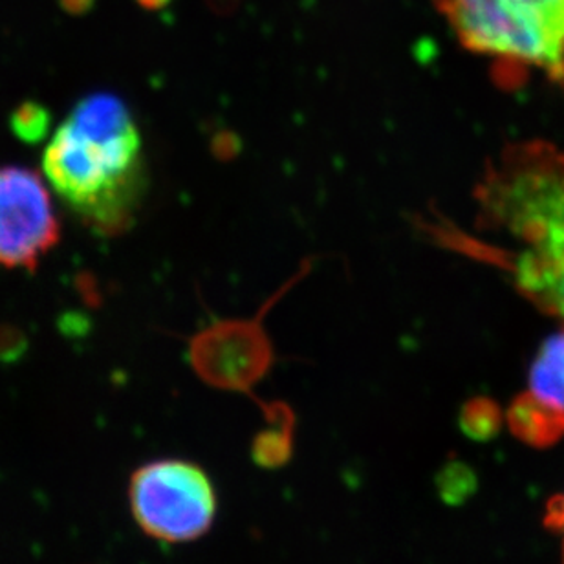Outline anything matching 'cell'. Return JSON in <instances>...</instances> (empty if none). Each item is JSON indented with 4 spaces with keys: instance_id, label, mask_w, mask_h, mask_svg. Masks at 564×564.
I'll list each match as a JSON object with an SVG mask.
<instances>
[{
    "instance_id": "cell-1",
    "label": "cell",
    "mask_w": 564,
    "mask_h": 564,
    "mask_svg": "<svg viewBox=\"0 0 564 564\" xmlns=\"http://www.w3.org/2000/svg\"><path fill=\"white\" fill-rule=\"evenodd\" d=\"M478 229L489 259L539 310L564 321V151L508 147L478 184Z\"/></svg>"
},
{
    "instance_id": "cell-2",
    "label": "cell",
    "mask_w": 564,
    "mask_h": 564,
    "mask_svg": "<svg viewBox=\"0 0 564 564\" xmlns=\"http://www.w3.org/2000/svg\"><path fill=\"white\" fill-rule=\"evenodd\" d=\"M46 178L96 234L115 237L137 220L147 191L141 134L112 94H90L72 109L43 156Z\"/></svg>"
},
{
    "instance_id": "cell-3",
    "label": "cell",
    "mask_w": 564,
    "mask_h": 564,
    "mask_svg": "<svg viewBox=\"0 0 564 564\" xmlns=\"http://www.w3.org/2000/svg\"><path fill=\"white\" fill-rule=\"evenodd\" d=\"M458 43L564 87V0H434Z\"/></svg>"
},
{
    "instance_id": "cell-4",
    "label": "cell",
    "mask_w": 564,
    "mask_h": 564,
    "mask_svg": "<svg viewBox=\"0 0 564 564\" xmlns=\"http://www.w3.org/2000/svg\"><path fill=\"white\" fill-rule=\"evenodd\" d=\"M129 502L138 527L163 543H191L212 528L217 494L212 478L193 462L165 458L134 471Z\"/></svg>"
},
{
    "instance_id": "cell-5",
    "label": "cell",
    "mask_w": 564,
    "mask_h": 564,
    "mask_svg": "<svg viewBox=\"0 0 564 564\" xmlns=\"http://www.w3.org/2000/svg\"><path fill=\"white\" fill-rule=\"evenodd\" d=\"M59 239V218L43 178L32 169L0 167V267L35 272Z\"/></svg>"
},
{
    "instance_id": "cell-6",
    "label": "cell",
    "mask_w": 564,
    "mask_h": 564,
    "mask_svg": "<svg viewBox=\"0 0 564 564\" xmlns=\"http://www.w3.org/2000/svg\"><path fill=\"white\" fill-rule=\"evenodd\" d=\"M508 423L517 438L541 449L552 447L564 436V414L555 413L528 392L511 405Z\"/></svg>"
},
{
    "instance_id": "cell-7",
    "label": "cell",
    "mask_w": 564,
    "mask_h": 564,
    "mask_svg": "<svg viewBox=\"0 0 564 564\" xmlns=\"http://www.w3.org/2000/svg\"><path fill=\"white\" fill-rule=\"evenodd\" d=\"M538 402L564 414V330L550 336L530 370V391Z\"/></svg>"
},
{
    "instance_id": "cell-8",
    "label": "cell",
    "mask_w": 564,
    "mask_h": 564,
    "mask_svg": "<svg viewBox=\"0 0 564 564\" xmlns=\"http://www.w3.org/2000/svg\"><path fill=\"white\" fill-rule=\"evenodd\" d=\"M502 414L491 402H475L464 411L462 427L471 438L489 440L499 433Z\"/></svg>"
},
{
    "instance_id": "cell-9",
    "label": "cell",
    "mask_w": 564,
    "mask_h": 564,
    "mask_svg": "<svg viewBox=\"0 0 564 564\" xmlns=\"http://www.w3.org/2000/svg\"><path fill=\"white\" fill-rule=\"evenodd\" d=\"M11 129L17 137L24 141H39L46 137L50 129L48 110L43 105L22 104L19 109L11 115Z\"/></svg>"
},
{
    "instance_id": "cell-10",
    "label": "cell",
    "mask_w": 564,
    "mask_h": 564,
    "mask_svg": "<svg viewBox=\"0 0 564 564\" xmlns=\"http://www.w3.org/2000/svg\"><path fill=\"white\" fill-rule=\"evenodd\" d=\"M546 527L552 532L560 533L561 543H563V564H564V494L557 495L554 499L550 500L546 506Z\"/></svg>"
},
{
    "instance_id": "cell-11",
    "label": "cell",
    "mask_w": 564,
    "mask_h": 564,
    "mask_svg": "<svg viewBox=\"0 0 564 564\" xmlns=\"http://www.w3.org/2000/svg\"><path fill=\"white\" fill-rule=\"evenodd\" d=\"M61 2L65 6V10L70 11V13H83L93 6V0H61Z\"/></svg>"
},
{
    "instance_id": "cell-12",
    "label": "cell",
    "mask_w": 564,
    "mask_h": 564,
    "mask_svg": "<svg viewBox=\"0 0 564 564\" xmlns=\"http://www.w3.org/2000/svg\"><path fill=\"white\" fill-rule=\"evenodd\" d=\"M171 0H138V4L143 6L147 10H160L163 6H167Z\"/></svg>"
}]
</instances>
